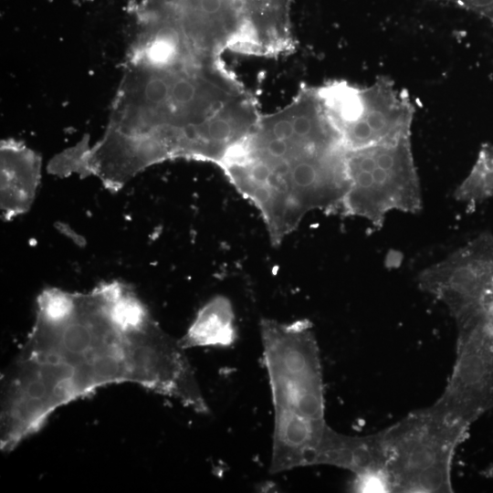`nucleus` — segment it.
Returning a JSON list of instances; mask_svg holds the SVG:
<instances>
[{
    "instance_id": "nucleus-9",
    "label": "nucleus",
    "mask_w": 493,
    "mask_h": 493,
    "mask_svg": "<svg viewBox=\"0 0 493 493\" xmlns=\"http://www.w3.org/2000/svg\"><path fill=\"white\" fill-rule=\"evenodd\" d=\"M138 12L140 21L171 28L202 58L247 53L240 0H142Z\"/></svg>"
},
{
    "instance_id": "nucleus-11",
    "label": "nucleus",
    "mask_w": 493,
    "mask_h": 493,
    "mask_svg": "<svg viewBox=\"0 0 493 493\" xmlns=\"http://www.w3.org/2000/svg\"><path fill=\"white\" fill-rule=\"evenodd\" d=\"M330 466L351 471L352 488L359 492H391L384 471L380 433L349 435L328 427L313 466Z\"/></svg>"
},
{
    "instance_id": "nucleus-8",
    "label": "nucleus",
    "mask_w": 493,
    "mask_h": 493,
    "mask_svg": "<svg viewBox=\"0 0 493 493\" xmlns=\"http://www.w3.org/2000/svg\"><path fill=\"white\" fill-rule=\"evenodd\" d=\"M414 114L408 96L384 77L365 87L346 85L331 109L346 150L411 139Z\"/></svg>"
},
{
    "instance_id": "nucleus-10",
    "label": "nucleus",
    "mask_w": 493,
    "mask_h": 493,
    "mask_svg": "<svg viewBox=\"0 0 493 493\" xmlns=\"http://www.w3.org/2000/svg\"><path fill=\"white\" fill-rule=\"evenodd\" d=\"M434 404L468 429L493 409V325L457 330L452 372Z\"/></svg>"
},
{
    "instance_id": "nucleus-15",
    "label": "nucleus",
    "mask_w": 493,
    "mask_h": 493,
    "mask_svg": "<svg viewBox=\"0 0 493 493\" xmlns=\"http://www.w3.org/2000/svg\"><path fill=\"white\" fill-rule=\"evenodd\" d=\"M477 14L493 23V0H440Z\"/></svg>"
},
{
    "instance_id": "nucleus-4",
    "label": "nucleus",
    "mask_w": 493,
    "mask_h": 493,
    "mask_svg": "<svg viewBox=\"0 0 493 493\" xmlns=\"http://www.w3.org/2000/svg\"><path fill=\"white\" fill-rule=\"evenodd\" d=\"M259 329L274 410L269 472L313 466L330 425L312 323L306 319L280 322L263 318Z\"/></svg>"
},
{
    "instance_id": "nucleus-13",
    "label": "nucleus",
    "mask_w": 493,
    "mask_h": 493,
    "mask_svg": "<svg viewBox=\"0 0 493 493\" xmlns=\"http://www.w3.org/2000/svg\"><path fill=\"white\" fill-rule=\"evenodd\" d=\"M236 338V317L231 300L217 295L198 310L179 341L186 350L194 347H229Z\"/></svg>"
},
{
    "instance_id": "nucleus-6",
    "label": "nucleus",
    "mask_w": 493,
    "mask_h": 493,
    "mask_svg": "<svg viewBox=\"0 0 493 493\" xmlns=\"http://www.w3.org/2000/svg\"><path fill=\"white\" fill-rule=\"evenodd\" d=\"M349 185L340 213L383 226L393 211L416 214L422 192L411 139L346 150Z\"/></svg>"
},
{
    "instance_id": "nucleus-14",
    "label": "nucleus",
    "mask_w": 493,
    "mask_h": 493,
    "mask_svg": "<svg viewBox=\"0 0 493 493\" xmlns=\"http://www.w3.org/2000/svg\"><path fill=\"white\" fill-rule=\"evenodd\" d=\"M454 197L467 206L493 198V144L481 145L472 168L456 188Z\"/></svg>"
},
{
    "instance_id": "nucleus-7",
    "label": "nucleus",
    "mask_w": 493,
    "mask_h": 493,
    "mask_svg": "<svg viewBox=\"0 0 493 493\" xmlns=\"http://www.w3.org/2000/svg\"><path fill=\"white\" fill-rule=\"evenodd\" d=\"M417 281L447 308L456 328L493 321V235L480 233L423 269Z\"/></svg>"
},
{
    "instance_id": "nucleus-5",
    "label": "nucleus",
    "mask_w": 493,
    "mask_h": 493,
    "mask_svg": "<svg viewBox=\"0 0 493 493\" xmlns=\"http://www.w3.org/2000/svg\"><path fill=\"white\" fill-rule=\"evenodd\" d=\"M467 431L434 404L380 431L391 492L453 491V459Z\"/></svg>"
},
{
    "instance_id": "nucleus-12",
    "label": "nucleus",
    "mask_w": 493,
    "mask_h": 493,
    "mask_svg": "<svg viewBox=\"0 0 493 493\" xmlns=\"http://www.w3.org/2000/svg\"><path fill=\"white\" fill-rule=\"evenodd\" d=\"M40 157L14 140L1 144V211L11 220L28 211L40 182Z\"/></svg>"
},
{
    "instance_id": "nucleus-1",
    "label": "nucleus",
    "mask_w": 493,
    "mask_h": 493,
    "mask_svg": "<svg viewBox=\"0 0 493 493\" xmlns=\"http://www.w3.org/2000/svg\"><path fill=\"white\" fill-rule=\"evenodd\" d=\"M184 351L125 283L42 290L31 330L1 379L2 452L38 433L58 408L111 384H137L208 414Z\"/></svg>"
},
{
    "instance_id": "nucleus-3",
    "label": "nucleus",
    "mask_w": 493,
    "mask_h": 493,
    "mask_svg": "<svg viewBox=\"0 0 493 493\" xmlns=\"http://www.w3.org/2000/svg\"><path fill=\"white\" fill-rule=\"evenodd\" d=\"M218 167L258 210L273 246L308 213H340L349 185L346 149L317 87H303L280 110L260 114Z\"/></svg>"
},
{
    "instance_id": "nucleus-2",
    "label": "nucleus",
    "mask_w": 493,
    "mask_h": 493,
    "mask_svg": "<svg viewBox=\"0 0 493 493\" xmlns=\"http://www.w3.org/2000/svg\"><path fill=\"white\" fill-rule=\"evenodd\" d=\"M259 116L222 59L184 53L128 62L110 128L125 159L140 169L173 159L218 165Z\"/></svg>"
}]
</instances>
